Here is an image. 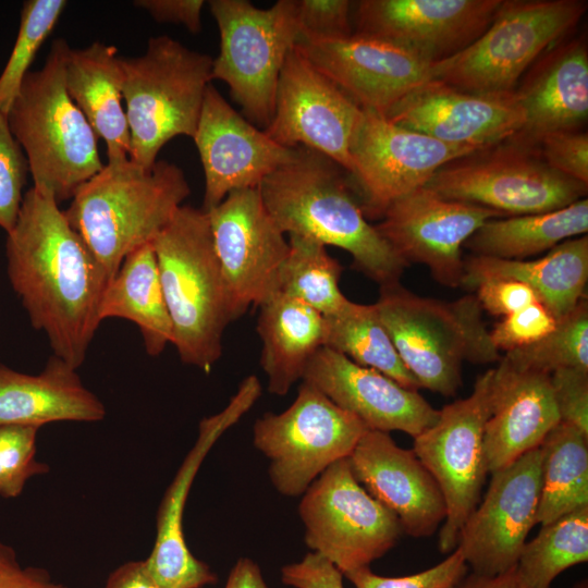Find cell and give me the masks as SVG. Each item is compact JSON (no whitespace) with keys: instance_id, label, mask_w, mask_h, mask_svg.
I'll return each mask as SVG.
<instances>
[{"instance_id":"cell-1","label":"cell","mask_w":588,"mask_h":588,"mask_svg":"<svg viewBox=\"0 0 588 588\" xmlns=\"http://www.w3.org/2000/svg\"><path fill=\"white\" fill-rule=\"evenodd\" d=\"M8 275L29 321L53 355L77 369L100 324L109 278L59 204L32 187L7 233Z\"/></svg>"},{"instance_id":"cell-2","label":"cell","mask_w":588,"mask_h":588,"mask_svg":"<svg viewBox=\"0 0 588 588\" xmlns=\"http://www.w3.org/2000/svg\"><path fill=\"white\" fill-rule=\"evenodd\" d=\"M258 188L284 234L347 252L353 267L380 286L400 282L408 265L367 221L351 175L329 157L296 147L295 158Z\"/></svg>"},{"instance_id":"cell-3","label":"cell","mask_w":588,"mask_h":588,"mask_svg":"<svg viewBox=\"0 0 588 588\" xmlns=\"http://www.w3.org/2000/svg\"><path fill=\"white\" fill-rule=\"evenodd\" d=\"M189 194L174 163L160 160L144 169L127 159L105 164L63 212L110 281L128 254L157 237Z\"/></svg>"},{"instance_id":"cell-4","label":"cell","mask_w":588,"mask_h":588,"mask_svg":"<svg viewBox=\"0 0 588 588\" xmlns=\"http://www.w3.org/2000/svg\"><path fill=\"white\" fill-rule=\"evenodd\" d=\"M70 46L56 39L40 70L29 71L7 113L33 187L60 204L102 168L98 137L65 86Z\"/></svg>"},{"instance_id":"cell-5","label":"cell","mask_w":588,"mask_h":588,"mask_svg":"<svg viewBox=\"0 0 588 588\" xmlns=\"http://www.w3.org/2000/svg\"><path fill=\"white\" fill-rule=\"evenodd\" d=\"M181 360L209 371L233 321L207 212L181 206L151 242Z\"/></svg>"},{"instance_id":"cell-6","label":"cell","mask_w":588,"mask_h":588,"mask_svg":"<svg viewBox=\"0 0 588 588\" xmlns=\"http://www.w3.org/2000/svg\"><path fill=\"white\" fill-rule=\"evenodd\" d=\"M405 367L420 388L445 396L462 384V366L500 360L476 295L446 302L419 296L400 282L380 286L375 303Z\"/></svg>"},{"instance_id":"cell-7","label":"cell","mask_w":588,"mask_h":588,"mask_svg":"<svg viewBox=\"0 0 588 588\" xmlns=\"http://www.w3.org/2000/svg\"><path fill=\"white\" fill-rule=\"evenodd\" d=\"M212 60L169 36L149 38L142 56L121 57L131 161L150 169L169 140L194 137Z\"/></svg>"},{"instance_id":"cell-8","label":"cell","mask_w":588,"mask_h":588,"mask_svg":"<svg viewBox=\"0 0 588 588\" xmlns=\"http://www.w3.org/2000/svg\"><path fill=\"white\" fill-rule=\"evenodd\" d=\"M586 10L584 0H502L488 28L462 51L432 63L428 79L476 94L512 93Z\"/></svg>"},{"instance_id":"cell-9","label":"cell","mask_w":588,"mask_h":588,"mask_svg":"<svg viewBox=\"0 0 588 588\" xmlns=\"http://www.w3.org/2000/svg\"><path fill=\"white\" fill-rule=\"evenodd\" d=\"M220 51L211 78L226 83L244 118L264 130L274 111L280 73L299 40L295 0L259 9L247 0H211Z\"/></svg>"},{"instance_id":"cell-10","label":"cell","mask_w":588,"mask_h":588,"mask_svg":"<svg viewBox=\"0 0 588 588\" xmlns=\"http://www.w3.org/2000/svg\"><path fill=\"white\" fill-rule=\"evenodd\" d=\"M505 144L442 167L425 186L507 217L553 211L586 196L588 185L552 170L534 148Z\"/></svg>"},{"instance_id":"cell-11","label":"cell","mask_w":588,"mask_h":588,"mask_svg":"<svg viewBox=\"0 0 588 588\" xmlns=\"http://www.w3.org/2000/svg\"><path fill=\"white\" fill-rule=\"evenodd\" d=\"M368 429L353 414L303 381L282 413L254 425V445L270 461L269 476L283 495L298 497L330 465L347 458Z\"/></svg>"},{"instance_id":"cell-12","label":"cell","mask_w":588,"mask_h":588,"mask_svg":"<svg viewBox=\"0 0 588 588\" xmlns=\"http://www.w3.org/2000/svg\"><path fill=\"white\" fill-rule=\"evenodd\" d=\"M298 513L308 548L343 575L382 558L403 534L397 517L356 480L347 458L311 482Z\"/></svg>"},{"instance_id":"cell-13","label":"cell","mask_w":588,"mask_h":588,"mask_svg":"<svg viewBox=\"0 0 588 588\" xmlns=\"http://www.w3.org/2000/svg\"><path fill=\"white\" fill-rule=\"evenodd\" d=\"M492 375L493 368L479 376L470 395L443 406L437 421L414 438L413 451L437 481L446 506L439 534L442 553L456 548L489 473L483 436L491 411Z\"/></svg>"},{"instance_id":"cell-14","label":"cell","mask_w":588,"mask_h":588,"mask_svg":"<svg viewBox=\"0 0 588 588\" xmlns=\"http://www.w3.org/2000/svg\"><path fill=\"white\" fill-rule=\"evenodd\" d=\"M476 152L364 109L351 146V177L366 218H381L393 201L424 187L442 167Z\"/></svg>"},{"instance_id":"cell-15","label":"cell","mask_w":588,"mask_h":588,"mask_svg":"<svg viewBox=\"0 0 588 588\" xmlns=\"http://www.w3.org/2000/svg\"><path fill=\"white\" fill-rule=\"evenodd\" d=\"M363 114L295 45L282 66L273 115L264 131L283 147H306L329 157L351 175V146Z\"/></svg>"},{"instance_id":"cell-16","label":"cell","mask_w":588,"mask_h":588,"mask_svg":"<svg viewBox=\"0 0 588 588\" xmlns=\"http://www.w3.org/2000/svg\"><path fill=\"white\" fill-rule=\"evenodd\" d=\"M206 212L234 321L277 292L289 241L258 187L231 192Z\"/></svg>"},{"instance_id":"cell-17","label":"cell","mask_w":588,"mask_h":588,"mask_svg":"<svg viewBox=\"0 0 588 588\" xmlns=\"http://www.w3.org/2000/svg\"><path fill=\"white\" fill-rule=\"evenodd\" d=\"M491 474L488 491L462 527L456 546L470 572L483 576L516 566L537 524L541 451L534 449Z\"/></svg>"},{"instance_id":"cell-18","label":"cell","mask_w":588,"mask_h":588,"mask_svg":"<svg viewBox=\"0 0 588 588\" xmlns=\"http://www.w3.org/2000/svg\"><path fill=\"white\" fill-rule=\"evenodd\" d=\"M500 217L424 186L393 201L375 226L407 265H426L441 285L457 287L464 277L462 247L487 220Z\"/></svg>"},{"instance_id":"cell-19","label":"cell","mask_w":588,"mask_h":588,"mask_svg":"<svg viewBox=\"0 0 588 588\" xmlns=\"http://www.w3.org/2000/svg\"><path fill=\"white\" fill-rule=\"evenodd\" d=\"M502 0H360L353 2L354 34L399 45L432 63L475 41Z\"/></svg>"},{"instance_id":"cell-20","label":"cell","mask_w":588,"mask_h":588,"mask_svg":"<svg viewBox=\"0 0 588 588\" xmlns=\"http://www.w3.org/2000/svg\"><path fill=\"white\" fill-rule=\"evenodd\" d=\"M384 117L405 128L478 151L507 142L525 123L515 90L476 94L432 79L407 93Z\"/></svg>"},{"instance_id":"cell-21","label":"cell","mask_w":588,"mask_h":588,"mask_svg":"<svg viewBox=\"0 0 588 588\" xmlns=\"http://www.w3.org/2000/svg\"><path fill=\"white\" fill-rule=\"evenodd\" d=\"M261 394L256 376L245 378L226 407L201 419L198 437L166 490L157 513V532L145 560L162 588H203L218 583L209 565L189 551L183 532V514L194 478L217 440L247 413Z\"/></svg>"},{"instance_id":"cell-22","label":"cell","mask_w":588,"mask_h":588,"mask_svg":"<svg viewBox=\"0 0 588 588\" xmlns=\"http://www.w3.org/2000/svg\"><path fill=\"white\" fill-rule=\"evenodd\" d=\"M193 139L205 175L204 211L218 206L231 192L258 187L296 156V148L275 143L235 111L211 84Z\"/></svg>"},{"instance_id":"cell-23","label":"cell","mask_w":588,"mask_h":588,"mask_svg":"<svg viewBox=\"0 0 588 588\" xmlns=\"http://www.w3.org/2000/svg\"><path fill=\"white\" fill-rule=\"evenodd\" d=\"M296 46L360 108L381 115L427 81L431 65L399 45L358 34L329 41L299 40Z\"/></svg>"},{"instance_id":"cell-24","label":"cell","mask_w":588,"mask_h":588,"mask_svg":"<svg viewBox=\"0 0 588 588\" xmlns=\"http://www.w3.org/2000/svg\"><path fill=\"white\" fill-rule=\"evenodd\" d=\"M302 380L357 417L368 430H400L415 438L439 417V409L418 391L326 346L310 359Z\"/></svg>"},{"instance_id":"cell-25","label":"cell","mask_w":588,"mask_h":588,"mask_svg":"<svg viewBox=\"0 0 588 588\" xmlns=\"http://www.w3.org/2000/svg\"><path fill=\"white\" fill-rule=\"evenodd\" d=\"M347 460L356 480L397 517L403 532L429 537L443 524L446 506L437 481L389 432L367 430Z\"/></svg>"},{"instance_id":"cell-26","label":"cell","mask_w":588,"mask_h":588,"mask_svg":"<svg viewBox=\"0 0 588 588\" xmlns=\"http://www.w3.org/2000/svg\"><path fill=\"white\" fill-rule=\"evenodd\" d=\"M560 422L550 375L519 369L504 358L493 368L483 451L489 473L540 446Z\"/></svg>"},{"instance_id":"cell-27","label":"cell","mask_w":588,"mask_h":588,"mask_svg":"<svg viewBox=\"0 0 588 588\" xmlns=\"http://www.w3.org/2000/svg\"><path fill=\"white\" fill-rule=\"evenodd\" d=\"M525 114L507 142L534 148L541 137L578 131L588 118V49L583 37L560 44L528 69L515 89Z\"/></svg>"},{"instance_id":"cell-28","label":"cell","mask_w":588,"mask_h":588,"mask_svg":"<svg viewBox=\"0 0 588 588\" xmlns=\"http://www.w3.org/2000/svg\"><path fill=\"white\" fill-rule=\"evenodd\" d=\"M106 407L76 369L52 355L38 375L0 363V426H41L54 421H100Z\"/></svg>"},{"instance_id":"cell-29","label":"cell","mask_w":588,"mask_h":588,"mask_svg":"<svg viewBox=\"0 0 588 588\" xmlns=\"http://www.w3.org/2000/svg\"><path fill=\"white\" fill-rule=\"evenodd\" d=\"M493 279H511L527 284L558 320L585 298L588 280V237L566 240L541 258L501 259L471 255L464 259L462 285L475 290Z\"/></svg>"},{"instance_id":"cell-30","label":"cell","mask_w":588,"mask_h":588,"mask_svg":"<svg viewBox=\"0 0 588 588\" xmlns=\"http://www.w3.org/2000/svg\"><path fill=\"white\" fill-rule=\"evenodd\" d=\"M65 86L98 138L107 148L108 163L130 159L131 137L123 99V70L118 49L99 41L70 49Z\"/></svg>"},{"instance_id":"cell-31","label":"cell","mask_w":588,"mask_h":588,"mask_svg":"<svg viewBox=\"0 0 588 588\" xmlns=\"http://www.w3.org/2000/svg\"><path fill=\"white\" fill-rule=\"evenodd\" d=\"M258 307L256 329L262 342L260 365L268 378V390L285 395L303 379L308 363L323 346V316L279 292Z\"/></svg>"},{"instance_id":"cell-32","label":"cell","mask_w":588,"mask_h":588,"mask_svg":"<svg viewBox=\"0 0 588 588\" xmlns=\"http://www.w3.org/2000/svg\"><path fill=\"white\" fill-rule=\"evenodd\" d=\"M121 318L135 323L149 356L160 355L173 343V326L163 295L151 243L122 261L100 301L99 319Z\"/></svg>"},{"instance_id":"cell-33","label":"cell","mask_w":588,"mask_h":588,"mask_svg":"<svg viewBox=\"0 0 588 588\" xmlns=\"http://www.w3.org/2000/svg\"><path fill=\"white\" fill-rule=\"evenodd\" d=\"M588 199L541 213L487 220L464 244L474 255L525 259L558 244L586 235Z\"/></svg>"},{"instance_id":"cell-34","label":"cell","mask_w":588,"mask_h":588,"mask_svg":"<svg viewBox=\"0 0 588 588\" xmlns=\"http://www.w3.org/2000/svg\"><path fill=\"white\" fill-rule=\"evenodd\" d=\"M541 451V489L537 524L547 525L588 505V436L560 421Z\"/></svg>"},{"instance_id":"cell-35","label":"cell","mask_w":588,"mask_h":588,"mask_svg":"<svg viewBox=\"0 0 588 588\" xmlns=\"http://www.w3.org/2000/svg\"><path fill=\"white\" fill-rule=\"evenodd\" d=\"M323 346L382 372L406 389L418 391L420 385L400 358L376 304L363 305L347 299L339 310L323 316Z\"/></svg>"},{"instance_id":"cell-36","label":"cell","mask_w":588,"mask_h":588,"mask_svg":"<svg viewBox=\"0 0 588 588\" xmlns=\"http://www.w3.org/2000/svg\"><path fill=\"white\" fill-rule=\"evenodd\" d=\"M290 249L279 272L277 292L302 302L322 316L339 310L347 298L340 290L343 267L323 244L289 235Z\"/></svg>"},{"instance_id":"cell-37","label":"cell","mask_w":588,"mask_h":588,"mask_svg":"<svg viewBox=\"0 0 588 588\" xmlns=\"http://www.w3.org/2000/svg\"><path fill=\"white\" fill-rule=\"evenodd\" d=\"M588 561V505L543 525L526 541L516 567L528 588H551L565 569Z\"/></svg>"},{"instance_id":"cell-38","label":"cell","mask_w":588,"mask_h":588,"mask_svg":"<svg viewBox=\"0 0 588 588\" xmlns=\"http://www.w3.org/2000/svg\"><path fill=\"white\" fill-rule=\"evenodd\" d=\"M512 366L543 373L575 368L588 371V303L581 299L554 330L537 343L506 352Z\"/></svg>"},{"instance_id":"cell-39","label":"cell","mask_w":588,"mask_h":588,"mask_svg":"<svg viewBox=\"0 0 588 588\" xmlns=\"http://www.w3.org/2000/svg\"><path fill=\"white\" fill-rule=\"evenodd\" d=\"M68 2L26 0L10 57L0 74V111L8 113L36 53L57 25Z\"/></svg>"},{"instance_id":"cell-40","label":"cell","mask_w":588,"mask_h":588,"mask_svg":"<svg viewBox=\"0 0 588 588\" xmlns=\"http://www.w3.org/2000/svg\"><path fill=\"white\" fill-rule=\"evenodd\" d=\"M38 430L35 426H0V497L17 498L28 479L49 471V466L36 458Z\"/></svg>"},{"instance_id":"cell-41","label":"cell","mask_w":588,"mask_h":588,"mask_svg":"<svg viewBox=\"0 0 588 588\" xmlns=\"http://www.w3.org/2000/svg\"><path fill=\"white\" fill-rule=\"evenodd\" d=\"M469 572L460 549L440 563L422 572L387 577L373 573L369 566L344 574L355 588H458Z\"/></svg>"},{"instance_id":"cell-42","label":"cell","mask_w":588,"mask_h":588,"mask_svg":"<svg viewBox=\"0 0 588 588\" xmlns=\"http://www.w3.org/2000/svg\"><path fill=\"white\" fill-rule=\"evenodd\" d=\"M28 173L26 156L0 111V226L7 233L16 223Z\"/></svg>"},{"instance_id":"cell-43","label":"cell","mask_w":588,"mask_h":588,"mask_svg":"<svg viewBox=\"0 0 588 588\" xmlns=\"http://www.w3.org/2000/svg\"><path fill=\"white\" fill-rule=\"evenodd\" d=\"M295 2L299 40L329 41L354 34L353 1L295 0Z\"/></svg>"},{"instance_id":"cell-44","label":"cell","mask_w":588,"mask_h":588,"mask_svg":"<svg viewBox=\"0 0 588 588\" xmlns=\"http://www.w3.org/2000/svg\"><path fill=\"white\" fill-rule=\"evenodd\" d=\"M556 322L542 304L534 303L495 323L490 331V339L498 351L524 348L551 333Z\"/></svg>"},{"instance_id":"cell-45","label":"cell","mask_w":588,"mask_h":588,"mask_svg":"<svg viewBox=\"0 0 588 588\" xmlns=\"http://www.w3.org/2000/svg\"><path fill=\"white\" fill-rule=\"evenodd\" d=\"M534 149L560 174L588 185V135L579 131H562L544 135Z\"/></svg>"},{"instance_id":"cell-46","label":"cell","mask_w":588,"mask_h":588,"mask_svg":"<svg viewBox=\"0 0 588 588\" xmlns=\"http://www.w3.org/2000/svg\"><path fill=\"white\" fill-rule=\"evenodd\" d=\"M550 381L560 421L588 436V371L558 369L550 373Z\"/></svg>"},{"instance_id":"cell-47","label":"cell","mask_w":588,"mask_h":588,"mask_svg":"<svg viewBox=\"0 0 588 588\" xmlns=\"http://www.w3.org/2000/svg\"><path fill=\"white\" fill-rule=\"evenodd\" d=\"M476 297L493 316H509L528 305L539 303L536 293L525 283L511 279H493L480 283Z\"/></svg>"},{"instance_id":"cell-48","label":"cell","mask_w":588,"mask_h":588,"mask_svg":"<svg viewBox=\"0 0 588 588\" xmlns=\"http://www.w3.org/2000/svg\"><path fill=\"white\" fill-rule=\"evenodd\" d=\"M343 573L317 552L307 553L303 560L284 565L281 580L293 588H344Z\"/></svg>"},{"instance_id":"cell-49","label":"cell","mask_w":588,"mask_h":588,"mask_svg":"<svg viewBox=\"0 0 588 588\" xmlns=\"http://www.w3.org/2000/svg\"><path fill=\"white\" fill-rule=\"evenodd\" d=\"M0 588H69L38 566H22L15 550L0 541Z\"/></svg>"},{"instance_id":"cell-50","label":"cell","mask_w":588,"mask_h":588,"mask_svg":"<svg viewBox=\"0 0 588 588\" xmlns=\"http://www.w3.org/2000/svg\"><path fill=\"white\" fill-rule=\"evenodd\" d=\"M133 3L157 22L183 25L194 34L201 29L204 0H137Z\"/></svg>"},{"instance_id":"cell-51","label":"cell","mask_w":588,"mask_h":588,"mask_svg":"<svg viewBox=\"0 0 588 588\" xmlns=\"http://www.w3.org/2000/svg\"><path fill=\"white\" fill-rule=\"evenodd\" d=\"M103 588H162L149 572L145 560L130 561L108 576Z\"/></svg>"},{"instance_id":"cell-52","label":"cell","mask_w":588,"mask_h":588,"mask_svg":"<svg viewBox=\"0 0 588 588\" xmlns=\"http://www.w3.org/2000/svg\"><path fill=\"white\" fill-rule=\"evenodd\" d=\"M224 588H269L257 563L240 558L232 567Z\"/></svg>"},{"instance_id":"cell-53","label":"cell","mask_w":588,"mask_h":588,"mask_svg":"<svg viewBox=\"0 0 588 588\" xmlns=\"http://www.w3.org/2000/svg\"><path fill=\"white\" fill-rule=\"evenodd\" d=\"M458 588H528L519 575L517 567L495 576H483L475 573L467 574Z\"/></svg>"},{"instance_id":"cell-54","label":"cell","mask_w":588,"mask_h":588,"mask_svg":"<svg viewBox=\"0 0 588 588\" xmlns=\"http://www.w3.org/2000/svg\"><path fill=\"white\" fill-rule=\"evenodd\" d=\"M572 588H588V580L586 578L575 583Z\"/></svg>"}]
</instances>
